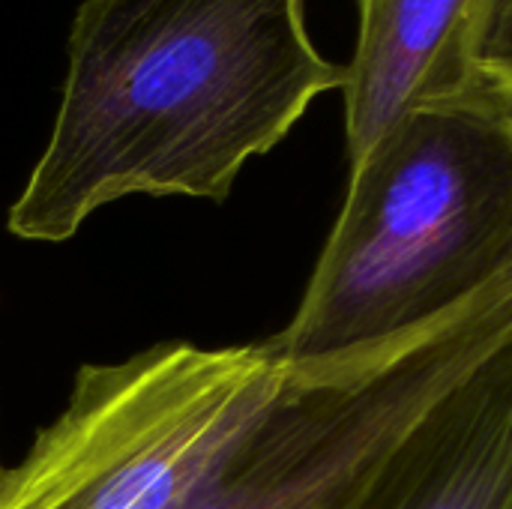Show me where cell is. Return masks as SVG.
<instances>
[{
	"instance_id": "5b68a950",
	"label": "cell",
	"mask_w": 512,
	"mask_h": 509,
	"mask_svg": "<svg viewBox=\"0 0 512 509\" xmlns=\"http://www.w3.org/2000/svg\"><path fill=\"white\" fill-rule=\"evenodd\" d=\"M483 0H357V45L345 63L348 165L411 108L477 90L468 48Z\"/></svg>"
},
{
	"instance_id": "8992f818",
	"label": "cell",
	"mask_w": 512,
	"mask_h": 509,
	"mask_svg": "<svg viewBox=\"0 0 512 509\" xmlns=\"http://www.w3.org/2000/svg\"><path fill=\"white\" fill-rule=\"evenodd\" d=\"M363 509H512V339L429 411Z\"/></svg>"
},
{
	"instance_id": "52a82bcc",
	"label": "cell",
	"mask_w": 512,
	"mask_h": 509,
	"mask_svg": "<svg viewBox=\"0 0 512 509\" xmlns=\"http://www.w3.org/2000/svg\"><path fill=\"white\" fill-rule=\"evenodd\" d=\"M468 63L474 84L512 108V0H483Z\"/></svg>"
},
{
	"instance_id": "3957f363",
	"label": "cell",
	"mask_w": 512,
	"mask_h": 509,
	"mask_svg": "<svg viewBox=\"0 0 512 509\" xmlns=\"http://www.w3.org/2000/svg\"><path fill=\"white\" fill-rule=\"evenodd\" d=\"M512 339V267L432 324L276 396L162 509H363L429 411Z\"/></svg>"
},
{
	"instance_id": "277c9868",
	"label": "cell",
	"mask_w": 512,
	"mask_h": 509,
	"mask_svg": "<svg viewBox=\"0 0 512 509\" xmlns=\"http://www.w3.org/2000/svg\"><path fill=\"white\" fill-rule=\"evenodd\" d=\"M285 381L264 342H162L78 369L63 414L0 474V509H162Z\"/></svg>"
},
{
	"instance_id": "7a4b0ae2",
	"label": "cell",
	"mask_w": 512,
	"mask_h": 509,
	"mask_svg": "<svg viewBox=\"0 0 512 509\" xmlns=\"http://www.w3.org/2000/svg\"><path fill=\"white\" fill-rule=\"evenodd\" d=\"M512 267V108L465 90L411 108L351 165L294 318L264 339L288 372L378 351Z\"/></svg>"
},
{
	"instance_id": "6da1fadb",
	"label": "cell",
	"mask_w": 512,
	"mask_h": 509,
	"mask_svg": "<svg viewBox=\"0 0 512 509\" xmlns=\"http://www.w3.org/2000/svg\"><path fill=\"white\" fill-rule=\"evenodd\" d=\"M342 78L306 0H81L57 114L6 228L60 243L129 195L225 201Z\"/></svg>"
},
{
	"instance_id": "ba28073f",
	"label": "cell",
	"mask_w": 512,
	"mask_h": 509,
	"mask_svg": "<svg viewBox=\"0 0 512 509\" xmlns=\"http://www.w3.org/2000/svg\"><path fill=\"white\" fill-rule=\"evenodd\" d=\"M0 474H3V471H0Z\"/></svg>"
}]
</instances>
